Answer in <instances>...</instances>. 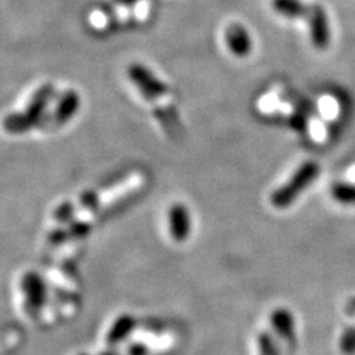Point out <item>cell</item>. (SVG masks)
Segmentation results:
<instances>
[{
    "mask_svg": "<svg viewBox=\"0 0 355 355\" xmlns=\"http://www.w3.org/2000/svg\"><path fill=\"white\" fill-rule=\"evenodd\" d=\"M52 94H53L52 85H43L39 91L33 95L24 111L9 114L5 117L3 120L5 130L9 133H14V135H18V133H24V132H28L31 128H35L42 120L44 108H46V105L49 104Z\"/></svg>",
    "mask_w": 355,
    "mask_h": 355,
    "instance_id": "obj_1",
    "label": "cell"
},
{
    "mask_svg": "<svg viewBox=\"0 0 355 355\" xmlns=\"http://www.w3.org/2000/svg\"><path fill=\"white\" fill-rule=\"evenodd\" d=\"M318 175V164L314 162H306L301 168H299L293 176L288 180L284 185L272 193L271 196V205L277 209H284L291 206L295 198L304 191V188L308 187L311 182L315 180Z\"/></svg>",
    "mask_w": 355,
    "mask_h": 355,
    "instance_id": "obj_2",
    "label": "cell"
},
{
    "mask_svg": "<svg viewBox=\"0 0 355 355\" xmlns=\"http://www.w3.org/2000/svg\"><path fill=\"white\" fill-rule=\"evenodd\" d=\"M128 76L133 82L142 96L147 101L154 103L155 99L164 96L168 94V86H166L157 76H155L150 69L142 64H132L128 67Z\"/></svg>",
    "mask_w": 355,
    "mask_h": 355,
    "instance_id": "obj_3",
    "label": "cell"
},
{
    "mask_svg": "<svg viewBox=\"0 0 355 355\" xmlns=\"http://www.w3.org/2000/svg\"><path fill=\"white\" fill-rule=\"evenodd\" d=\"M21 291L26 296L27 308L31 311V314H39L46 304L48 297V288L44 280L37 272L28 271L21 279Z\"/></svg>",
    "mask_w": 355,
    "mask_h": 355,
    "instance_id": "obj_4",
    "label": "cell"
},
{
    "mask_svg": "<svg viewBox=\"0 0 355 355\" xmlns=\"http://www.w3.org/2000/svg\"><path fill=\"white\" fill-rule=\"evenodd\" d=\"M309 26V36L314 46L320 51H324L329 46L330 42V31H329V19L326 10L320 5H311L309 14L305 18Z\"/></svg>",
    "mask_w": 355,
    "mask_h": 355,
    "instance_id": "obj_5",
    "label": "cell"
},
{
    "mask_svg": "<svg viewBox=\"0 0 355 355\" xmlns=\"http://www.w3.org/2000/svg\"><path fill=\"white\" fill-rule=\"evenodd\" d=\"M169 231L175 241L184 243L191 234V214L187 206L176 203L169 209Z\"/></svg>",
    "mask_w": 355,
    "mask_h": 355,
    "instance_id": "obj_6",
    "label": "cell"
},
{
    "mask_svg": "<svg viewBox=\"0 0 355 355\" xmlns=\"http://www.w3.org/2000/svg\"><path fill=\"white\" fill-rule=\"evenodd\" d=\"M225 40L230 51L236 55V57H248L252 52V37L241 24H231L225 31Z\"/></svg>",
    "mask_w": 355,
    "mask_h": 355,
    "instance_id": "obj_7",
    "label": "cell"
},
{
    "mask_svg": "<svg viewBox=\"0 0 355 355\" xmlns=\"http://www.w3.org/2000/svg\"><path fill=\"white\" fill-rule=\"evenodd\" d=\"M80 107V96L76 91H67L62 94L60 103L57 105V110H55V123L57 125H65L67 121H70L74 114L79 111Z\"/></svg>",
    "mask_w": 355,
    "mask_h": 355,
    "instance_id": "obj_8",
    "label": "cell"
},
{
    "mask_svg": "<svg viewBox=\"0 0 355 355\" xmlns=\"http://www.w3.org/2000/svg\"><path fill=\"white\" fill-rule=\"evenodd\" d=\"M271 5L277 14L288 19L306 18L311 8V5H305L302 0H272Z\"/></svg>",
    "mask_w": 355,
    "mask_h": 355,
    "instance_id": "obj_9",
    "label": "cell"
},
{
    "mask_svg": "<svg viewBox=\"0 0 355 355\" xmlns=\"http://www.w3.org/2000/svg\"><path fill=\"white\" fill-rule=\"evenodd\" d=\"M135 326L137 321L132 315H120L108 330V335L105 338L107 343L108 345H117V343L125 340L130 335Z\"/></svg>",
    "mask_w": 355,
    "mask_h": 355,
    "instance_id": "obj_10",
    "label": "cell"
},
{
    "mask_svg": "<svg viewBox=\"0 0 355 355\" xmlns=\"http://www.w3.org/2000/svg\"><path fill=\"white\" fill-rule=\"evenodd\" d=\"M271 324L284 339L293 336V318L286 309H277L271 315Z\"/></svg>",
    "mask_w": 355,
    "mask_h": 355,
    "instance_id": "obj_11",
    "label": "cell"
},
{
    "mask_svg": "<svg viewBox=\"0 0 355 355\" xmlns=\"http://www.w3.org/2000/svg\"><path fill=\"white\" fill-rule=\"evenodd\" d=\"M333 197L342 203H355V187L351 185H335L333 187Z\"/></svg>",
    "mask_w": 355,
    "mask_h": 355,
    "instance_id": "obj_12",
    "label": "cell"
},
{
    "mask_svg": "<svg viewBox=\"0 0 355 355\" xmlns=\"http://www.w3.org/2000/svg\"><path fill=\"white\" fill-rule=\"evenodd\" d=\"M258 347H259L261 355H277L274 343L266 333H261L258 336Z\"/></svg>",
    "mask_w": 355,
    "mask_h": 355,
    "instance_id": "obj_13",
    "label": "cell"
},
{
    "mask_svg": "<svg viewBox=\"0 0 355 355\" xmlns=\"http://www.w3.org/2000/svg\"><path fill=\"white\" fill-rule=\"evenodd\" d=\"M74 212V207L71 203H62L57 207V210H55V219L60 220V222H69L73 219V214Z\"/></svg>",
    "mask_w": 355,
    "mask_h": 355,
    "instance_id": "obj_14",
    "label": "cell"
},
{
    "mask_svg": "<svg viewBox=\"0 0 355 355\" xmlns=\"http://www.w3.org/2000/svg\"><path fill=\"white\" fill-rule=\"evenodd\" d=\"M98 205H99V197L95 191H87L80 198V207L85 210L95 209Z\"/></svg>",
    "mask_w": 355,
    "mask_h": 355,
    "instance_id": "obj_15",
    "label": "cell"
},
{
    "mask_svg": "<svg viewBox=\"0 0 355 355\" xmlns=\"http://www.w3.org/2000/svg\"><path fill=\"white\" fill-rule=\"evenodd\" d=\"M340 347L347 352H351L355 349V329H349L343 333V336L340 339Z\"/></svg>",
    "mask_w": 355,
    "mask_h": 355,
    "instance_id": "obj_16",
    "label": "cell"
},
{
    "mask_svg": "<svg viewBox=\"0 0 355 355\" xmlns=\"http://www.w3.org/2000/svg\"><path fill=\"white\" fill-rule=\"evenodd\" d=\"M89 231H91V227L85 224V222H76V224H73L67 232H69V239H71V237L80 239V237H85Z\"/></svg>",
    "mask_w": 355,
    "mask_h": 355,
    "instance_id": "obj_17",
    "label": "cell"
},
{
    "mask_svg": "<svg viewBox=\"0 0 355 355\" xmlns=\"http://www.w3.org/2000/svg\"><path fill=\"white\" fill-rule=\"evenodd\" d=\"M150 347L146 345V343H141V342H137V343H132V345H129L125 351V355H146L148 352Z\"/></svg>",
    "mask_w": 355,
    "mask_h": 355,
    "instance_id": "obj_18",
    "label": "cell"
},
{
    "mask_svg": "<svg viewBox=\"0 0 355 355\" xmlns=\"http://www.w3.org/2000/svg\"><path fill=\"white\" fill-rule=\"evenodd\" d=\"M138 0H113V5H119V6H129L133 5Z\"/></svg>",
    "mask_w": 355,
    "mask_h": 355,
    "instance_id": "obj_19",
    "label": "cell"
},
{
    "mask_svg": "<svg viewBox=\"0 0 355 355\" xmlns=\"http://www.w3.org/2000/svg\"><path fill=\"white\" fill-rule=\"evenodd\" d=\"M101 355H123V354H120V352H114V351H108V352H103Z\"/></svg>",
    "mask_w": 355,
    "mask_h": 355,
    "instance_id": "obj_20",
    "label": "cell"
},
{
    "mask_svg": "<svg viewBox=\"0 0 355 355\" xmlns=\"http://www.w3.org/2000/svg\"><path fill=\"white\" fill-rule=\"evenodd\" d=\"M349 308L355 311V299H352V301H351V304H349Z\"/></svg>",
    "mask_w": 355,
    "mask_h": 355,
    "instance_id": "obj_21",
    "label": "cell"
},
{
    "mask_svg": "<svg viewBox=\"0 0 355 355\" xmlns=\"http://www.w3.org/2000/svg\"><path fill=\"white\" fill-rule=\"evenodd\" d=\"M82 355H86V354H82Z\"/></svg>",
    "mask_w": 355,
    "mask_h": 355,
    "instance_id": "obj_22",
    "label": "cell"
}]
</instances>
